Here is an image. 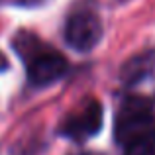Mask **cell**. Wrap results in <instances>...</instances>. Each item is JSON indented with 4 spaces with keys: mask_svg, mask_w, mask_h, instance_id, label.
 Wrapping results in <instances>:
<instances>
[{
    "mask_svg": "<svg viewBox=\"0 0 155 155\" xmlns=\"http://www.w3.org/2000/svg\"><path fill=\"white\" fill-rule=\"evenodd\" d=\"M2 67H6V61H4V57L0 55V69H2Z\"/></svg>",
    "mask_w": 155,
    "mask_h": 155,
    "instance_id": "6",
    "label": "cell"
},
{
    "mask_svg": "<svg viewBox=\"0 0 155 155\" xmlns=\"http://www.w3.org/2000/svg\"><path fill=\"white\" fill-rule=\"evenodd\" d=\"M155 134V114L147 98L130 96L120 106L116 116V140L118 143L128 145L141 137Z\"/></svg>",
    "mask_w": 155,
    "mask_h": 155,
    "instance_id": "1",
    "label": "cell"
},
{
    "mask_svg": "<svg viewBox=\"0 0 155 155\" xmlns=\"http://www.w3.org/2000/svg\"><path fill=\"white\" fill-rule=\"evenodd\" d=\"M102 22L92 10H77L65 24V39L77 51H91L102 39Z\"/></svg>",
    "mask_w": 155,
    "mask_h": 155,
    "instance_id": "2",
    "label": "cell"
},
{
    "mask_svg": "<svg viewBox=\"0 0 155 155\" xmlns=\"http://www.w3.org/2000/svg\"><path fill=\"white\" fill-rule=\"evenodd\" d=\"M124 155H155V134L124 145Z\"/></svg>",
    "mask_w": 155,
    "mask_h": 155,
    "instance_id": "5",
    "label": "cell"
},
{
    "mask_svg": "<svg viewBox=\"0 0 155 155\" xmlns=\"http://www.w3.org/2000/svg\"><path fill=\"white\" fill-rule=\"evenodd\" d=\"M67 71V59L53 49H38L28 57V79L31 84L45 87L59 81Z\"/></svg>",
    "mask_w": 155,
    "mask_h": 155,
    "instance_id": "3",
    "label": "cell"
},
{
    "mask_svg": "<svg viewBox=\"0 0 155 155\" xmlns=\"http://www.w3.org/2000/svg\"><path fill=\"white\" fill-rule=\"evenodd\" d=\"M102 106L96 100H88L81 110L73 112L71 116L65 118L63 126H61V134L71 140H87V137L94 136L102 128Z\"/></svg>",
    "mask_w": 155,
    "mask_h": 155,
    "instance_id": "4",
    "label": "cell"
}]
</instances>
